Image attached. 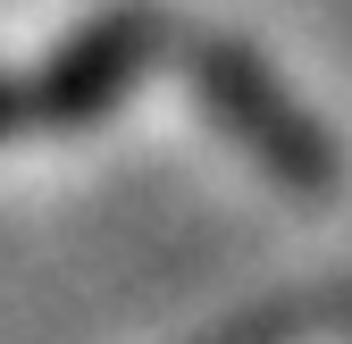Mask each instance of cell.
I'll use <instances>...</instances> for the list:
<instances>
[{
    "mask_svg": "<svg viewBox=\"0 0 352 344\" xmlns=\"http://www.w3.org/2000/svg\"><path fill=\"white\" fill-rule=\"evenodd\" d=\"M185 67H193V93L218 109V126H227L269 177H285L294 193H327L336 185V143L319 135V118L277 84V67H260V51L210 34V42H193Z\"/></svg>",
    "mask_w": 352,
    "mask_h": 344,
    "instance_id": "6da1fadb",
    "label": "cell"
},
{
    "mask_svg": "<svg viewBox=\"0 0 352 344\" xmlns=\"http://www.w3.org/2000/svg\"><path fill=\"white\" fill-rule=\"evenodd\" d=\"M151 42H160V17L151 9H109L101 25H84L67 51L42 67L34 84V118H101L118 93H126V76H135L151 59Z\"/></svg>",
    "mask_w": 352,
    "mask_h": 344,
    "instance_id": "7a4b0ae2",
    "label": "cell"
},
{
    "mask_svg": "<svg viewBox=\"0 0 352 344\" xmlns=\"http://www.w3.org/2000/svg\"><path fill=\"white\" fill-rule=\"evenodd\" d=\"M17 126H34V93H17V84L0 76V143H9Z\"/></svg>",
    "mask_w": 352,
    "mask_h": 344,
    "instance_id": "3957f363",
    "label": "cell"
},
{
    "mask_svg": "<svg viewBox=\"0 0 352 344\" xmlns=\"http://www.w3.org/2000/svg\"><path fill=\"white\" fill-rule=\"evenodd\" d=\"M227 344H269V327H243V336H227Z\"/></svg>",
    "mask_w": 352,
    "mask_h": 344,
    "instance_id": "277c9868",
    "label": "cell"
}]
</instances>
